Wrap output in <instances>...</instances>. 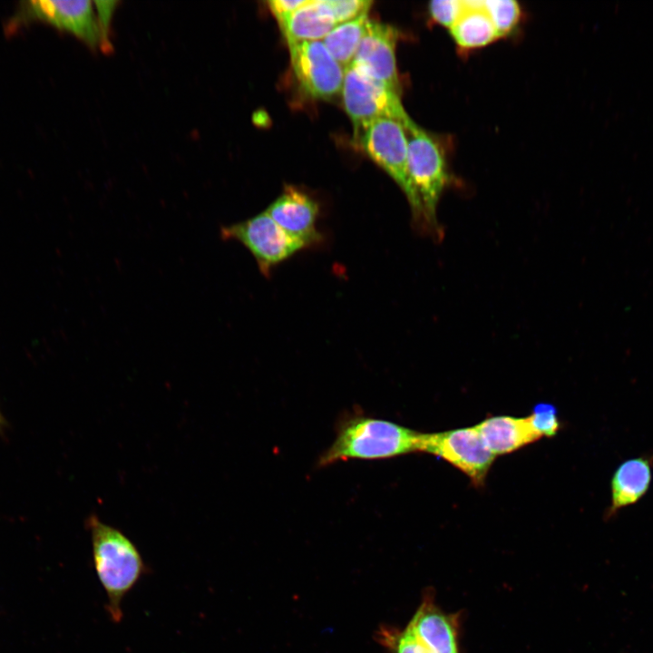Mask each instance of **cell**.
<instances>
[{"mask_svg": "<svg viewBox=\"0 0 653 653\" xmlns=\"http://www.w3.org/2000/svg\"><path fill=\"white\" fill-rule=\"evenodd\" d=\"M87 527L94 570L107 598L106 610L111 620L119 623L123 599L149 569L135 544L120 530L95 515L88 518Z\"/></svg>", "mask_w": 653, "mask_h": 653, "instance_id": "6da1fadb", "label": "cell"}, {"mask_svg": "<svg viewBox=\"0 0 653 653\" xmlns=\"http://www.w3.org/2000/svg\"><path fill=\"white\" fill-rule=\"evenodd\" d=\"M407 137L408 169L416 199L414 222L421 232L439 239L437 220L440 198L450 182L447 159L442 143L412 119L404 125Z\"/></svg>", "mask_w": 653, "mask_h": 653, "instance_id": "7a4b0ae2", "label": "cell"}, {"mask_svg": "<svg viewBox=\"0 0 653 653\" xmlns=\"http://www.w3.org/2000/svg\"><path fill=\"white\" fill-rule=\"evenodd\" d=\"M419 434L391 421L355 415L340 424L336 439L320 456L318 465L351 459H388L416 452Z\"/></svg>", "mask_w": 653, "mask_h": 653, "instance_id": "3957f363", "label": "cell"}, {"mask_svg": "<svg viewBox=\"0 0 653 653\" xmlns=\"http://www.w3.org/2000/svg\"><path fill=\"white\" fill-rule=\"evenodd\" d=\"M354 133L362 151L400 187L414 213L416 199L409 174L404 125L392 118H377L354 127Z\"/></svg>", "mask_w": 653, "mask_h": 653, "instance_id": "277c9868", "label": "cell"}, {"mask_svg": "<svg viewBox=\"0 0 653 653\" xmlns=\"http://www.w3.org/2000/svg\"><path fill=\"white\" fill-rule=\"evenodd\" d=\"M219 234L223 240L237 241L244 246L265 277L270 276L276 266L307 248L281 229L266 210L243 221L221 227Z\"/></svg>", "mask_w": 653, "mask_h": 653, "instance_id": "5b68a950", "label": "cell"}, {"mask_svg": "<svg viewBox=\"0 0 653 653\" xmlns=\"http://www.w3.org/2000/svg\"><path fill=\"white\" fill-rule=\"evenodd\" d=\"M416 452L440 457L465 473L473 485L484 484L495 459L477 428L465 427L440 433H420Z\"/></svg>", "mask_w": 653, "mask_h": 653, "instance_id": "8992f818", "label": "cell"}, {"mask_svg": "<svg viewBox=\"0 0 653 653\" xmlns=\"http://www.w3.org/2000/svg\"><path fill=\"white\" fill-rule=\"evenodd\" d=\"M39 21L67 31L92 48L102 45L98 19L90 0H34L22 2L8 28Z\"/></svg>", "mask_w": 653, "mask_h": 653, "instance_id": "52a82bcc", "label": "cell"}, {"mask_svg": "<svg viewBox=\"0 0 653 653\" xmlns=\"http://www.w3.org/2000/svg\"><path fill=\"white\" fill-rule=\"evenodd\" d=\"M341 94L354 127L377 118H392L403 125L411 120L398 93L352 65L345 69Z\"/></svg>", "mask_w": 653, "mask_h": 653, "instance_id": "ba28073f", "label": "cell"}, {"mask_svg": "<svg viewBox=\"0 0 653 653\" xmlns=\"http://www.w3.org/2000/svg\"><path fill=\"white\" fill-rule=\"evenodd\" d=\"M288 47L293 73L307 95L328 100L341 93L345 68L322 41L298 42Z\"/></svg>", "mask_w": 653, "mask_h": 653, "instance_id": "9c48e42d", "label": "cell"}, {"mask_svg": "<svg viewBox=\"0 0 653 653\" xmlns=\"http://www.w3.org/2000/svg\"><path fill=\"white\" fill-rule=\"evenodd\" d=\"M398 38L395 27L370 19L350 65L400 94L395 59Z\"/></svg>", "mask_w": 653, "mask_h": 653, "instance_id": "30bf717a", "label": "cell"}, {"mask_svg": "<svg viewBox=\"0 0 653 653\" xmlns=\"http://www.w3.org/2000/svg\"><path fill=\"white\" fill-rule=\"evenodd\" d=\"M265 210L281 229L307 248L318 245L323 240L317 229L318 203L304 190L286 185L282 193Z\"/></svg>", "mask_w": 653, "mask_h": 653, "instance_id": "8fae6325", "label": "cell"}, {"mask_svg": "<svg viewBox=\"0 0 653 653\" xmlns=\"http://www.w3.org/2000/svg\"><path fill=\"white\" fill-rule=\"evenodd\" d=\"M461 616L447 613L436 603L434 593L426 590L407 626L433 653H460Z\"/></svg>", "mask_w": 653, "mask_h": 653, "instance_id": "7c38bea8", "label": "cell"}, {"mask_svg": "<svg viewBox=\"0 0 653 653\" xmlns=\"http://www.w3.org/2000/svg\"><path fill=\"white\" fill-rule=\"evenodd\" d=\"M653 478V455L644 454L622 462L610 480V504L605 517L638 502L648 492Z\"/></svg>", "mask_w": 653, "mask_h": 653, "instance_id": "4fadbf2b", "label": "cell"}, {"mask_svg": "<svg viewBox=\"0 0 653 653\" xmlns=\"http://www.w3.org/2000/svg\"><path fill=\"white\" fill-rule=\"evenodd\" d=\"M488 449L495 455L510 453L541 436L527 417L492 416L475 425Z\"/></svg>", "mask_w": 653, "mask_h": 653, "instance_id": "5bb4252c", "label": "cell"}, {"mask_svg": "<svg viewBox=\"0 0 653 653\" xmlns=\"http://www.w3.org/2000/svg\"><path fill=\"white\" fill-rule=\"evenodd\" d=\"M288 44L322 41L337 24L326 0H307L278 24Z\"/></svg>", "mask_w": 653, "mask_h": 653, "instance_id": "9a60e30c", "label": "cell"}, {"mask_svg": "<svg viewBox=\"0 0 653 653\" xmlns=\"http://www.w3.org/2000/svg\"><path fill=\"white\" fill-rule=\"evenodd\" d=\"M450 33L458 47L465 51L486 46L500 38L482 1H464V8Z\"/></svg>", "mask_w": 653, "mask_h": 653, "instance_id": "2e32d148", "label": "cell"}, {"mask_svg": "<svg viewBox=\"0 0 653 653\" xmlns=\"http://www.w3.org/2000/svg\"><path fill=\"white\" fill-rule=\"evenodd\" d=\"M368 14L337 24L322 40L333 57L347 68L353 62L369 21Z\"/></svg>", "mask_w": 653, "mask_h": 653, "instance_id": "e0dca14e", "label": "cell"}, {"mask_svg": "<svg viewBox=\"0 0 653 653\" xmlns=\"http://www.w3.org/2000/svg\"><path fill=\"white\" fill-rule=\"evenodd\" d=\"M377 638L388 653H433L408 626L403 629L382 627Z\"/></svg>", "mask_w": 653, "mask_h": 653, "instance_id": "ac0fdd59", "label": "cell"}, {"mask_svg": "<svg viewBox=\"0 0 653 653\" xmlns=\"http://www.w3.org/2000/svg\"><path fill=\"white\" fill-rule=\"evenodd\" d=\"M482 5L500 38L509 34L520 22L521 10L516 1L487 0Z\"/></svg>", "mask_w": 653, "mask_h": 653, "instance_id": "d6986e66", "label": "cell"}, {"mask_svg": "<svg viewBox=\"0 0 653 653\" xmlns=\"http://www.w3.org/2000/svg\"><path fill=\"white\" fill-rule=\"evenodd\" d=\"M532 428L542 437L554 436L560 427V420L555 406L550 404L535 405L531 415L527 416Z\"/></svg>", "mask_w": 653, "mask_h": 653, "instance_id": "ffe728a7", "label": "cell"}, {"mask_svg": "<svg viewBox=\"0 0 653 653\" xmlns=\"http://www.w3.org/2000/svg\"><path fill=\"white\" fill-rule=\"evenodd\" d=\"M336 24H341L368 14L369 0H326Z\"/></svg>", "mask_w": 653, "mask_h": 653, "instance_id": "44dd1931", "label": "cell"}, {"mask_svg": "<svg viewBox=\"0 0 653 653\" xmlns=\"http://www.w3.org/2000/svg\"><path fill=\"white\" fill-rule=\"evenodd\" d=\"M463 8L464 1L462 0H434L428 5L434 22L448 29L456 22Z\"/></svg>", "mask_w": 653, "mask_h": 653, "instance_id": "7402d4cb", "label": "cell"}, {"mask_svg": "<svg viewBox=\"0 0 653 653\" xmlns=\"http://www.w3.org/2000/svg\"><path fill=\"white\" fill-rule=\"evenodd\" d=\"M98 24L101 31L102 45L105 51L110 50L109 28L112 15L116 9V1H95L93 2Z\"/></svg>", "mask_w": 653, "mask_h": 653, "instance_id": "603a6c76", "label": "cell"}, {"mask_svg": "<svg viewBox=\"0 0 653 653\" xmlns=\"http://www.w3.org/2000/svg\"><path fill=\"white\" fill-rule=\"evenodd\" d=\"M307 0H270L268 6L278 23H281L291 13L304 5Z\"/></svg>", "mask_w": 653, "mask_h": 653, "instance_id": "cb8c5ba5", "label": "cell"}, {"mask_svg": "<svg viewBox=\"0 0 653 653\" xmlns=\"http://www.w3.org/2000/svg\"><path fill=\"white\" fill-rule=\"evenodd\" d=\"M2 423L1 415H0V424Z\"/></svg>", "mask_w": 653, "mask_h": 653, "instance_id": "d4e9b609", "label": "cell"}]
</instances>
